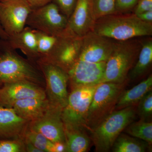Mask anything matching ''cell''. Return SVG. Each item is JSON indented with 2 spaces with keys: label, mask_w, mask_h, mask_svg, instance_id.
I'll list each match as a JSON object with an SVG mask.
<instances>
[{
  "label": "cell",
  "mask_w": 152,
  "mask_h": 152,
  "mask_svg": "<svg viewBox=\"0 0 152 152\" xmlns=\"http://www.w3.org/2000/svg\"><path fill=\"white\" fill-rule=\"evenodd\" d=\"M115 41L90 31L82 37L78 59L91 63L106 62L113 51Z\"/></svg>",
  "instance_id": "7c38bea8"
},
{
  "label": "cell",
  "mask_w": 152,
  "mask_h": 152,
  "mask_svg": "<svg viewBox=\"0 0 152 152\" xmlns=\"http://www.w3.org/2000/svg\"><path fill=\"white\" fill-rule=\"evenodd\" d=\"M26 152L23 139L0 140V152Z\"/></svg>",
  "instance_id": "83f0119b"
},
{
  "label": "cell",
  "mask_w": 152,
  "mask_h": 152,
  "mask_svg": "<svg viewBox=\"0 0 152 152\" xmlns=\"http://www.w3.org/2000/svg\"><path fill=\"white\" fill-rule=\"evenodd\" d=\"M128 80L122 83L105 82L98 85L87 118L86 127L89 132L115 111L119 97L125 90Z\"/></svg>",
  "instance_id": "5b68a950"
},
{
  "label": "cell",
  "mask_w": 152,
  "mask_h": 152,
  "mask_svg": "<svg viewBox=\"0 0 152 152\" xmlns=\"http://www.w3.org/2000/svg\"><path fill=\"white\" fill-rule=\"evenodd\" d=\"M125 133L134 137L146 142L150 145L152 144V123L140 119L130 124L124 130Z\"/></svg>",
  "instance_id": "603a6c76"
},
{
  "label": "cell",
  "mask_w": 152,
  "mask_h": 152,
  "mask_svg": "<svg viewBox=\"0 0 152 152\" xmlns=\"http://www.w3.org/2000/svg\"><path fill=\"white\" fill-rule=\"evenodd\" d=\"M24 142L26 152H42L40 150L35 147L31 143L27 140L23 139Z\"/></svg>",
  "instance_id": "e575fe53"
},
{
  "label": "cell",
  "mask_w": 152,
  "mask_h": 152,
  "mask_svg": "<svg viewBox=\"0 0 152 152\" xmlns=\"http://www.w3.org/2000/svg\"><path fill=\"white\" fill-rule=\"evenodd\" d=\"M66 144L65 142H56L53 143L52 152H65Z\"/></svg>",
  "instance_id": "d6a6232c"
},
{
  "label": "cell",
  "mask_w": 152,
  "mask_h": 152,
  "mask_svg": "<svg viewBox=\"0 0 152 152\" xmlns=\"http://www.w3.org/2000/svg\"><path fill=\"white\" fill-rule=\"evenodd\" d=\"M105 67L106 62L91 63L78 59L67 72L72 89L101 83Z\"/></svg>",
  "instance_id": "8fae6325"
},
{
  "label": "cell",
  "mask_w": 152,
  "mask_h": 152,
  "mask_svg": "<svg viewBox=\"0 0 152 152\" xmlns=\"http://www.w3.org/2000/svg\"><path fill=\"white\" fill-rule=\"evenodd\" d=\"M152 62V40L151 38L142 42V46L137 61L128 75L130 80H134L140 77Z\"/></svg>",
  "instance_id": "44dd1931"
},
{
  "label": "cell",
  "mask_w": 152,
  "mask_h": 152,
  "mask_svg": "<svg viewBox=\"0 0 152 152\" xmlns=\"http://www.w3.org/2000/svg\"><path fill=\"white\" fill-rule=\"evenodd\" d=\"M7 41L12 48L20 50L31 61L37 62L39 59L35 30L26 26L20 31L9 37Z\"/></svg>",
  "instance_id": "e0dca14e"
},
{
  "label": "cell",
  "mask_w": 152,
  "mask_h": 152,
  "mask_svg": "<svg viewBox=\"0 0 152 152\" xmlns=\"http://www.w3.org/2000/svg\"><path fill=\"white\" fill-rule=\"evenodd\" d=\"M151 147L146 142L122 132L115 140L111 151L113 152H145L150 151Z\"/></svg>",
  "instance_id": "7402d4cb"
},
{
  "label": "cell",
  "mask_w": 152,
  "mask_h": 152,
  "mask_svg": "<svg viewBox=\"0 0 152 152\" xmlns=\"http://www.w3.org/2000/svg\"><path fill=\"white\" fill-rule=\"evenodd\" d=\"M50 107L47 98H30L17 101L10 107L30 122L42 116Z\"/></svg>",
  "instance_id": "ac0fdd59"
},
{
  "label": "cell",
  "mask_w": 152,
  "mask_h": 152,
  "mask_svg": "<svg viewBox=\"0 0 152 152\" xmlns=\"http://www.w3.org/2000/svg\"><path fill=\"white\" fill-rule=\"evenodd\" d=\"M68 18L54 3L33 8L26 26L33 29L56 36L64 34L67 28Z\"/></svg>",
  "instance_id": "52a82bcc"
},
{
  "label": "cell",
  "mask_w": 152,
  "mask_h": 152,
  "mask_svg": "<svg viewBox=\"0 0 152 152\" xmlns=\"http://www.w3.org/2000/svg\"><path fill=\"white\" fill-rule=\"evenodd\" d=\"M77 0H51L68 19L75 7Z\"/></svg>",
  "instance_id": "f1b7e54d"
},
{
  "label": "cell",
  "mask_w": 152,
  "mask_h": 152,
  "mask_svg": "<svg viewBox=\"0 0 152 152\" xmlns=\"http://www.w3.org/2000/svg\"><path fill=\"white\" fill-rule=\"evenodd\" d=\"M92 31L114 40L124 41L152 35V23L134 14L115 13L96 20Z\"/></svg>",
  "instance_id": "6da1fadb"
},
{
  "label": "cell",
  "mask_w": 152,
  "mask_h": 152,
  "mask_svg": "<svg viewBox=\"0 0 152 152\" xmlns=\"http://www.w3.org/2000/svg\"><path fill=\"white\" fill-rule=\"evenodd\" d=\"M9 37V36L4 31L0 23V39L3 40H7Z\"/></svg>",
  "instance_id": "d590c367"
},
{
  "label": "cell",
  "mask_w": 152,
  "mask_h": 152,
  "mask_svg": "<svg viewBox=\"0 0 152 152\" xmlns=\"http://www.w3.org/2000/svg\"><path fill=\"white\" fill-rule=\"evenodd\" d=\"M136 15L143 21L152 23V11L144 12Z\"/></svg>",
  "instance_id": "1f68e13d"
},
{
  "label": "cell",
  "mask_w": 152,
  "mask_h": 152,
  "mask_svg": "<svg viewBox=\"0 0 152 152\" xmlns=\"http://www.w3.org/2000/svg\"><path fill=\"white\" fill-rule=\"evenodd\" d=\"M65 152H86L92 140L88 131L83 129H64Z\"/></svg>",
  "instance_id": "ffe728a7"
},
{
  "label": "cell",
  "mask_w": 152,
  "mask_h": 152,
  "mask_svg": "<svg viewBox=\"0 0 152 152\" xmlns=\"http://www.w3.org/2000/svg\"><path fill=\"white\" fill-rule=\"evenodd\" d=\"M138 1L139 0H116V13H127L134 9Z\"/></svg>",
  "instance_id": "f546056e"
},
{
  "label": "cell",
  "mask_w": 152,
  "mask_h": 152,
  "mask_svg": "<svg viewBox=\"0 0 152 152\" xmlns=\"http://www.w3.org/2000/svg\"><path fill=\"white\" fill-rule=\"evenodd\" d=\"M62 110L50 105L45 113L30 122L28 128L43 135L52 142H65L64 126L62 119Z\"/></svg>",
  "instance_id": "4fadbf2b"
},
{
  "label": "cell",
  "mask_w": 152,
  "mask_h": 152,
  "mask_svg": "<svg viewBox=\"0 0 152 152\" xmlns=\"http://www.w3.org/2000/svg\"><path fill=\"white\" fill-rule=\"evenodd\" d=\"M152 76L151 75L130 89L124 90L119 97L115 110L137 106L144 96L152 90Z\"/></svg>",
  "instance_id": "d6986e66"
},
{
  "label": "cell",
  "mask_w": 152,
  "mask_h": 152,
  "mask_svg": "<svg viewBox=\"0 0 152 152\" xmlns=\"http://www.w3.org/2000/svg\"><path fill=\"white\" fill-rule=\"evenodd\" d=\"M22 138L27 140L42 152H52L53 143L40 133L28 128L25 131Z\"/></svg>",
  "instance_id": "d4e9b609"
},
{
  "label": "cell",
  "mask_w": 152,
  "mask_h": 152,
  "mask_svg": "<svg viewBox=\"0 0 152 152\" xmlns=\"http://www.w3.org/2000/svg\"><path fill=\"white\" fill-rule=\"evenodd\" d=\"M46 86L47 98L50 105L63 110L67 102L69 93L67 73L56 65L43 61L37 62Z\"/></svg>",
  "instance_id": "ba28073f"
},
{
  "label": "cell",
  "mask_w": 152,
  "mask_h": 152,
  "mask_svg": "<svg viewBox=\"0 0 152 152\" xmlns=\"http://www.w3.org/2000/svg\"><path fill=\"white\" fill-rule=\"evenodd\" d=\"M137 106L114 111L90 132L96 151H111L118 136L135 119Z\"/></svg>",
  "instance_id": "277c9868"
},
{
  "label": "cell",
  "mask_w": 152,
  "mask_h": 152,
  "mask_svg": "<svg viewBox=\"0 0 152 152\" xmlns=\"http://www.w3.org/2000/svg\"><path fill=\"white\" fill-rule=\"evenodd\" d=\"M81 46L82 37L65 32L60 36L50 54L44 59L38 61L52 63L67 72L78 59Z\"/></svg>",
  "instance_id": "30bf717a"
},
{
  "label": "cell",
  "mask_w": 152,
  "mask_h": 152,
  "mask_svg": "<svg viewBox=\"0 0 152 152\" xmlns=\"http://www.w3.org/2000/svg\"><path fill=\"white\" fill-rule=\"evenodd\" d=\"M142 42L137 39L115 41L110 56L106 62L102 83H122L128 80L129 72L135 64Z\"/></svg>",
  "instance_id": "3957f363"
},
{
  "label": "cell",
  "mask_w": 152,
  "mask_h": 152,
  "mask_svg": "<svg viewBox=\"0 0 152 152\" xmlns=\"http://www.w3.org/2000/svg\"><path fill=\"white\" fill-rule=\"evenodd\" d=\"M97 86L79 87L72 89L66 104L62 111L64 129L87 130L86 123L88 112Z\"/></svg>",
  "instance_id": "8992f818"
},
{
  "label": "cell",
  "mask_w": 152,
  "mask_h": 152,
  "mask_svg": "<svg viewBox=\"0 0 152 152\" xmlns=\"http://www.w3.org/2000/svg\"><path fill=\"white\" fill-rule=\"evenodd\" d=\"M35 31L39 56L38 61L44 59L50 54L61 36L53 35L37 30Z\"/></svg>",
  "instance_id": "cb8c5ba5"
},
{
  "label": "cell",
  "mask_w": 152,
  "mask_h": 152,
  "mask_svg": "<svg viewBox=\"0 0 152 152\" xmlns=\"http://www.w3.org/2000/svg\"><path fill=\"white\" fill-rule=\"evenodd\" d=\"M33 8L39 7L50 2L51 0H28Z\"/></svg>",
  "instance_id": "836d02e7"
},
{
  "label": "cell",
  "mask_w": 152,
  "mask_h": 152,
  "mask_svg": "<svg viewBox=\"0 0 152 152\" xmlns=\"http://www.w3.org/2000/svg\"><path fill=\"white\" fill-rule=\"evenodd\" d=\"M17 81L41 86L45 80L38 67L20 56L7 41L0 40V86Z\"/></svg>",
  "instance_id": "7a4b0ae2"
},
{
  "label": "cell",
  "mask_w": 152,
  "mask_h": 152,
  "mask_svg": "<svg viewBox=\"0 0 152 152\" xmlns=\"http://www.w3.org/2000/svg\"><path fill=\"white\" fill-rule=\"evenodd\" d=\"M150 11H152V0H139L134 8V13L137 15Z\"/></svg>",
  "instance_id": "4dcf8cb0"
},
{
  "label": "cell",
  "mask_w": 152,
  "mask_h": 152,
  "mask_svg": "<svg viewBox=\"0 0 152 152\" xmlns=\"http://www.w3.org/2000/svg\"><path fill=\"white\" fill-rule=\"evenodd\" d=\"M32 9L28 0H0V23L9 37L26 26Z\"/></svg>",
  "instance_id": "9c48e42d"
},
{
  "label": "cell",
  "mask_w": 152,
  "mask_h": 152,
  "mask_svg": "<svg viewBox=\"0 0 152 152\" xmlns=\"http://www.w3.org/2000/svg\"><path fill=\"white\" fill-rule=\"evenodd\" d=\"M137 114L141 120L151 121L152 115V90L139 102L137 106Z\"/></svg>",
  "instance_id": "4316f807"
},
{
  "label": "cell",
  "mask_w": 152,
  "mask_h": 152,
  "mask_svg": "<svg viewBox=\"0 0 152 152\" xmlns=\"http://www.w3.org/2000/svg\"><path fill=\"white\" fill-rule=\"evenodd\" d=\"M95 20L116 13V0H92Z\"/></svg>",
  "instance_id": "484cf974"
},
{
  "label": "cell",
  "mask_w": 152,
  "mask_h": 152,
  "mask_svg": "<svg viewBox=\"0 0 152 152\" xmlns=\"http://www.w3.org/2000/svg\"><path fill=\"white\" fill-rule=\"evenodd\" d=\"M30 98H47L45 91L37 84L17 81L3 85L0 88V106L10 107L15 102Z\"/></svg>",
  "instance_id": "5bb4252c"
},
{
  "label": "cell",
  "mask_w": 152,
  "mask_h": 152,
  "mask_svg": "<svg viewBox=\"0 0 152 152\" xmlns=\"http://www.w3.org/2000/svg\"><path fill=\"white\" fill-rule=\"evenodd\" d=\"M95 22L92 0H77L75 10L68 20L66 32L82 37L92 30Z\"/></svg>",
  "instance_id": "9a60e30c"
},
{
  "label": "cell",
  "mask_w": 152,
  "mask_h": 152,
  "mask_svg": "<svg viewBox=\"0 0 152 152\" xmlns=\"http://www.w3.org/2000/svg\"><path fill=\"white\" fill-rule=\"evenodd\" d=\"M30 122L19 116L14 109L0 106V137H23Z\"/></svg>",
  "instance_id": "2e32d148"
}]
</instances>
